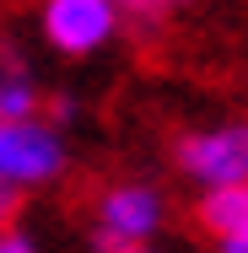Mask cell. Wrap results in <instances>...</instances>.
Segmentation results:
<instances>
[{
    "label": "cell",
    "mask_w": 248,
    "mask_h": 253,
    "mask_svg": "<svg viewBox=\"0 0 248 253\" xmlns=\"http://www.w3.org/2000/svg\"><path fill=\"white\" fill-rule=\"evenodd\" d=\"M70 167V140L65 129L33 113V119H0V183L11 194H38L65 178Z\"/></svg>",
    "instance_id": "cell-1"
},
{
    "label": "cell",
    "mask_w": 248,
    "mask_h": 253,
    "mask_svg": "<svg viewBox=\"0 0 248 253\" xmlns=\"http://www.w3.org/2000/svg\"><path fill=\"white\" fill-rule=\"evenodd\" d=\"M167 221V200L156 183H141V178H119L98 194V210H92V248L98 253H130L146 248L151 237L162 232Z\"/></svg>",
    "instance_id": "cell-2"
},
{
    "label": "cell",
    "mask_w": 248,
    "mask_h": 253,
    "mask_svg": "<svg viewBox=\"0 0 248 253\" xmlns=\"http://www.w3.org/2000/svg\"><path fill=\"white\" fill-rule=\"evenodd\" d=\"M173 167L195 189L243 183L248 178V119H221V124H199L189 135H178L173 140Z\"/></svg>",
    "instance_id": "cell-3"
},
{
    "label": "cell",
    "mask_w": 248,
    "mask_h": 253,
    "mask_svg": "<svg viewBox=\"0 0 248 253\" xmlns=\"http://www.w3.org/2000/svg\"><path fill=\"white\" fill-rule=\"evenodd\" d=\"M124 27L119 0H38V33L59 59H92Z\"/></svg>",
    "instance_id": "cell-4"
},
{
    "label": "cell",
    "mask_w": 248,
    "mask_h": 253,
    "mask_svg": "<svg viewBox=\"0 0 248 253\" xmlns=\"http://www.w3.org/2000/svg\"><path fill=\"white\" fill-rule=\"evenodd\" d=\"M195 226L210 237V243L248 237V178H243V183L199 189V200H195Z\"/></svg>",
    "instance_id": "cell-5"
},
{
    "label": "cell",
    "mask_w": 248,
    "mask_h": 253,
    "mask_svg": "<svg viewBox=\"0 0 248 253\" xmlns=\"http://www.w3.org/2000/svg\"><path fill=\"white\" fill-rule=\"evenodd\" d=\"M49 92L38 86L33 70H16V76H0V119H33L44 113Z\"/></svg>",
    "instance_id": "cell-6"
},
{
    "label": "cell",
    "mask_w": 248,
    "mask_h": 253,
    "mask_svg": "<svg viewBox=\"0 0 248 253\" xmlns=\"http://www.w3.org/2000/svg\"><path fill=\"white\" fill-rule=\"evenodd\" d=\"M184 5H189V0H119L124 22H135V27H162V22H173Z\"/></svg>",
    "instance_id": "cell-7"
},
{
    "label": "cell",
    "mask_w": 248,
    "mask_h": 253,
    "mask_svg": "<svg viewBox=\"0 0 248 253\" xmlns=\"http://www.w3.org/2000/svg\"><path fill=\"white\" fill-rule=\"evenodd\" d=\"M16 70H33V65H27V54L16 49V38L0 33V76H16Z\"/></svg>",
    "instance_id": "cell-8"
},
{
    "label": "cell",
    "mask_w": 248,
    "mask_h": 253,
    "mask_svg": "<svg viewBox=\"0 0 248 253\" xmlns=\"http://www.w3.org/2000/svg\"><path fill=\"white\" fill-rule=\"evenodd\" d=\"M0 253H38V243L22 226H0Z\"/></svg>",
    "instance_id": "cell-9"
},
{
    "label": "cell",
    "mask_w": 248,
    "mask_h": 253,
    "mask_svg": "<svg viewBox=\"0 0 248 253\" xmlns=\"http://www.w3.org/2000/svg\"><path fill=\"white\" fill-rule=\"evenodd\" d=\"M44 119H54L59 129H70V119H76V102H70V97H49V102H44Z\"/></svg>",
    "instance_id": "cell-10"
},
{
    "label": "cell",
    "mask_w": 248,
    "mask_h": 253,
    "mask_svg": "<svg viewBox=\"0 0 248 253\" xmlns=\"http://www.w3.org/2000/svg\"><path fill=\"white\" fill-rule=\"evenodd\" d=\"M16 200H22V194H11V189L0 183V226H11V221H16Z\"/></svg>",
    "instance_id": "cell-11"
},
{
    "label": "cell",
    "mask_w": 248,
    "mask_h": 253,
    "mask_svg": "<svg viewBox=\"0 0 248 253\" xmlns=\"http://www.w3.org/2000/svg\"><path fill=\"white\" fill-rule=\"evenodd\" d=\"M130 253H151V248H130Z\"/></svg>",
    "instance_id": "cell-12"
}]
</instances>
